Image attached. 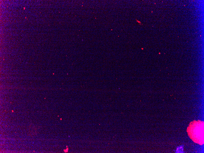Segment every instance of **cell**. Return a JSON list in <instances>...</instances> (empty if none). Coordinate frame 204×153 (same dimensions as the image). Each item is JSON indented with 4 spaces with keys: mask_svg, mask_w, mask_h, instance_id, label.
Listing matches in <instances>:
<instances>
[{
    "mask_svg": "<svg viewBox=\"0 0 204 153\" xmlns=\"http://www.w3.org/2000/svg\"><path fill=\"white\" fill-rule=\"evenodd\" d=\"M136 21L140 25H142V24L141 22H140V21H138L137 19H136Z\"/></svg>",
    "mask_w": 204,
    "mask_h": 153,
    "instance_id": "7a4b0ae2",
    "label": "cell"
},
{
    "mask_svg": "<svg viewBox=\"0 0 204 153\" xmlns=\"http://www.w3.org/2000/svg\"><path fill=\"white\" fill-rule=\"evenodd\" d=\"M188 135L195 143L200 145L204 144V122L194 121L191 122L187 129Z\"/></svg>",
    "mask_w": 204,
    "mask_h": 153,
    "instance_id": "6da1fadb",
    "label": "cell"
}]
</instances>
